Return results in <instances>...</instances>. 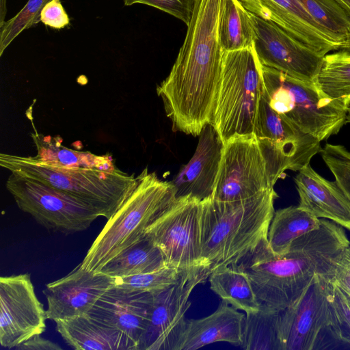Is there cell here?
<instances>
[{
  "label": "cell",
  "mask_w": 350,
  "mask_h": 350,
  "mask_svg": "<svg viewBox=\"0 0 350 350\" xmlns=\"http://www.w3.org/2000/svg\"><path fill=\"white\" fill-rule=\"evenodd\" d=\"M344 229L321 219L318 228L296 239L286 254H275L265 237L230 265L247 275L260 304L282 311L314 276L332 280L337 261L350 245Z\"/></svg>",
  "instance_id": "6da1fadb"
},
{
  "label": "cell",
  "mask_w": 350,
  "mask_h": 350,
  "mask_svg": "<svg viewBox=\"0 0 350 350\" xmlns=\"http://www.w3.org/2000/svg\"><path fill=\"white\" fill-rule=\"evenodd\" d=\"M350 107V100L349 102L348 103V105H347V107Z\"/></svg>",
  "instance_id": "ab89813d"
},
{
  "label": "cell",
  "mask_w": 350,
  "mask_h": 350,
  "mask_svg": "<svg viewBox=\"0 0 350 350\" xmlns=\"http://www.w3.org/2000/svg\"><path fill=\"white\" fill-rule=\"evenodd\" d=\"M316 83L329 97L344 103L350 100V54L342 50L324 56Z\"/></svg>",
  "instance_id": "83f0119b"
},
{
  "label": "cell",
  "mask_w": 350,
  "mask_h": 350,
  "mask_svg": "<svg viewBox=\"0 0 350 350\" xmlns=\"http://www.w3.org/2000/svg\"><path fill=\"white\" fill-rule=\"evenodd\" d=\"M5 187L19 209L51 232H81L100 217L89 204L33 178L11 173Z\"/></svg>",
  "instance_id": "52a82bcc"
},
{
  "label": "cell",
  "mask_w": 350,
  "mask_h": 350,
  "mask_svg": "<svg viewBox=\"0 0 350 350\" xmlns=\"http://www.w3.org/2000/svg\"><path fill=\"white\" fill-rule=\"evenodd\" d=\"M272 185L285 171H299L321 152V142L278 114L262 95L254 127Z\"/></svg>",
  "instance_id": "9c48e42d"
},
{
  "label": "cell",
  "mask_w": 350,
  "mask_h": 350,
  "mask_svg": "<svg viewBox=\"0 0 350 350\" xmlns=\"http://www.w3.org/2000/svg\"><path fill=\"white\" fill-rule=\"evenodd\" d=\"M350 122V107L347 109L346 123Z\"/></svg>",
  "instance_id": "f35d334b"
},
{
  "label": "cell",
  "mask_w": 350,
  "mask_h": 350,
  "mask_svg": "<svg viewBox=\"0 0 350 350\" xmlns=\"http://www.w3.org/2000/svg\"><path fill=\"white\" fill-rule=\"evenodd\" d=\"M67 345L77 350H137L123 332L109 327L88 314L54 321Z\"/></svg>",
  "instance_id": "44dd1931"
},
{
  "label": "cell",
  "mask_w": 350,
  "mask_h": 350,
  "mask_svg": "<svg viewBox=\"0 0 350 350\" xmlns=\"http://www.w3.org/2000/svg\"><path fill=\"white\" fill-rule=\"evenodd\" d=\"M0 345L8 349L46 329V312L29 273L0 278Z\"/></svg>",
  "instance_id": "4fadbf2b"
},
{
  "label": "cell",
  "mask_w": 350,
  "mask_h": 350,
  "mask_svg": "<svg viewBox=\"0 0 350 350\" xmlns=\"http://www.w3.org/2000/svg\"><path fill=\"white\" fill-rule=\"evenodd\" d=\"M254 15L273 22L322 56L343 50L346 42L323 29L299 0H239Z\"/></svg>",
  "instance_id": "9a60e30c"
},
{
  "label": "cell",
  "mask_w": 350,
  "mask_h": 350,
  "mask_svg": "<svg viewBox=\"0 0 350 350\" xmlns=\"http://www.w3.org/2000/svg\"><path fill=\"white\" fill-rule=\"evenodd\" d=\"M251 16L255 32L254 49L261 65L306 82H316L324 57L274 23L252 13Z\"/></svg>",
  "instance_id": "5bb4252c"
},
{
  "label": "cell",
  "mask_w": 350,
  "mask_h": 350,
  "mask_svg": "<svg viewBox=\"0 0 350 350\" xmlns=\"http://www.w3.org/2000/svg\"><path fill=\"white\" fill-rule=\"evenodd\" d=\"M262 89V65L254 46L223 53L211 123L224 144L234 137L254 135Z\"/></svg>",
  "instance_id": "8992f818"
},
{
  "label": "cell",
  "mask_w": 350,
  "mask_h": 350,
  "mask_svg": "<svg viewBox=\"0 0 350 350\" xmlns=\"http://www.w3.org/2000/svg\"><path fill=\"white\" fill-rule=\"evenodd\" d=\"M137 185L122 206L107 220L81 262L91 272H99L111 260L138 241L146 229L176 199L171 181L161 180L146 167L137 175Z\"/></svg>",
  "instance_id": "277c9868"
},
{
  "label": "cell",
  "mask_w": 350,
  "mask_h": 350,
  "mask_svg": "<svg viewBox=\"0 0 350 350\" xmlns=\"http://www.w3.org/2000/svg\"><path fill=\"white\" fill-rule=\"evenodd\" d=\"M218 38L223 53L254 46L255 32L251 12L239 0H222Z\"/></svg>",
  "instance_id": "cb8c5ba5"
},
{
  "label": "cell",
  "mask_w": 350,
  "mask_h": 350,
  "mask_svg": "<svg viewBox=\"0 0 350 350\" xmlns=\"http://www.w3.org/2000/svg\"><path fill=\"white\" fill-rule=\"evenodd\" d=\"M51 0H28L25 6L12 18L2 23L0 30V55L24 30L40 21V14Z\"/></svg>",
  "instance_id": "1f68e13d"
},
{
  "label": "cell",
  "mask_w": 350,
  "mask_h": 350,
  "mask_svg": "<svg viewBox=\"0 0 350 350\" xmlns=\"http://www.w3.org/2000/svg\"><path fill=\"white\" fill-rule=\"evenodd\" d=\"M167 267L160 250L145 234L108 262L99 272L111 278L154 271Z\"/></svg>",
  "instance_id": "d4e9b609"
},
{
  "label": "cell",
  "mask_w": 350,
  "mask_h": 350,
  "mask_svg": "<svg viewBox=\"0 0 350 350\" xmlns=\"http://www.w3.org/2000/svg\"><path fill=\"white\" fill-rule=\"evenodd\" d=\"M115 284L113 278L91 272L79 264L63 278L43 290L47 319L55 321L88 314L100 297Z\"/></svg>",
  "instance_id": "2e32d148"
},
{
  "label": "cell",
  "mask_w": 350,
  "mask_h": 350,
  "mask_svg": "<svg viewBox=\"0 0 350 350\" xmlns=\"http://www.w3.org/2000/svg\"><path fill=\"white\" fill-rule=\"evenodd\" d=\"M262 96L270 107L320 142L337 134L346 124L347 106L306 82L262 65Z\"/></svg>",
  "instance_id": "5b68a950"
},
{
  "label": "cell",
  "mask_w": 350,
  "mask_h": 350,
  "mask_svg": "<svg viewBox=\"0 0 350 350\" xmlns=\"http://www.w3.org/2000/svg\"><path fill=\"white\" fill-rule=\"evenodd\" d=\"M336 2L350 16V0H333ZM350 54V40L344 50Z\"/></svg>",
  "instance_id": "74e56055"
},
{
  "label": "cell",
  "mask_w": 350,
  "mask_h": 350,
  "mask_svg": "<svg viewBox=\"0 0 350 350\" xmlns=\"http://www.w3.org/2000/svg\"><path fill=\"white\" fill-rule=\"evenodd\" d=\"M332 282L350 297V245L337 261Z\"/></svg>",
  "instance_id": "d590c367"
},
{
  "label": "cell",
  "mask_w": 350,
  "mask_h": 350,
  "mask_svg": "<svg viewBox=\"0 0 350 350\" xmlns=\"http://www.w3.org/2000/svg\"><path fill=\"white\" fill-rule=\"evenodd\" d=\"M321 219L299 206H291L275 211L268 234V243L277 255H283L299 237L318 228Z\"/></svg>",
  "instance_id": "603a6c76"
},
{
  "label": "cell",
  "mask_w": 350,
  "mask_h": 350,
  "mask_svg": "<svg viewBox=\"0 0 350 350\" xmlns=\"http://www.w3.org/2000/svg\"><path fill=\"white\" fill-rule=\"evenodd\" d=\"M16 350H61L57 343L36 335L14 348Z\"/></svg>",
  "instance_id": "8d00e7d4"
},
{
  "label": "cell",
  "mask_w": 350,
  "mask_h": 350,
  "mask_svg": "<svg viewBox=\"0 0 350 350\" xmlns=\"http://www.w3.org/2000/svg\"><path fill=\"white\" fill-rule=\"evenodd\" d=\"M332 280L316 275L300 296L280 311L281 350H336L330 323Z\"/></svg>",
  "instance_id": "ba28073f"
},
{
  "label": "cell",
  "mask_w": 350,
  "mask_h": 350,
  "mask_svg": "<svg viewBox=\"0 0 350 350\" xmlns=\"http://www.w3.org/2000/svg\"><path fill=\"white\" fill-rule=\"evenodd\" d=\"M152 294L127 293L113 286L97 301L88 314L97 321L119 330L137 345L149 321Z\"/></svg>",
  "instance_id": "ac0fdd59"
},
{
  "label": "cell",
  "mask_w": 350,
  "mask_h": 350,
  "mask_svg": "<svg viewBox=\"0 0 350 350\" xmlns=\"http://www.w3.org/2000/svg\"><path fill=\"white\" fill-rule=\"evenodd\" d=\"M40 21L51 28L61 29L70 24V18L61 0H51L42 9Z\"/></svg>",
  "instance_id": "e575fe53"
},
{
  "label": "cell",
  "mask_w": 350,
  "mask_h": 350,
  "mask_svg": "<svg viewBox=\"0 0 350 350\" xmlns=\"http://www.w3.org/2000/svg\"><path fill=\"white\" fill-rule=\"evenodd\" d=\"M245 319V314L221 301L210 315L198 319H187L178 350H196L217 342H226L240 347Z\"/></svg>",
  "instance_id": "ffe728a7"
},
{
  "label": "cell",
  "mask_w": 350,
  "mask_h": 350,
  "mask_svg": "<svg viewBox=\"0 0 350 350\" xmlns=\"http://www.w3.org/2000/svg\"><path fill=\"white\" fill-rule=\"evenodd\" d=\"M0 165L11 173L33 178L92 206L109 220L135 189L137 176L118 167H65L40 162L33 157L0 154Z\"/></svg>",
  "instance_id": "3957f363"
},
{
  "label": "cell",
  "mask_w": 350,
  "mask_h": 350,
  "mask_svg": "<svg viewBox=\"0 0 350 350\" xmlns=\"http://www.w3.org/2000/svg\"><path fill=\"white\" fill-rule=\"evenodd\" d=\"M33 131L30 133L36 148L33 157L38 161L58 167H98L113 169L117 167L109 153L98 155L90 151L75 150L62 145L59 136H45L39 133L33 124Z\"/></svg>",
  "instance_id": "7402d4cb"
},
{
  "label": "cell",
  "mask_w": 350,
  "mask_h": 350,
  "mask_svg": "<svg viewBox=\"0 0 350 350\" xmlns=\"http://www.w3.org/2000/svg\"><path fill=\"white\" fill-rule=\"evenodd\" d=\"M273 188L254 135L234 137L224 143L213 199L245 200Z\"/></svg>",
  "instance_id": "7c38bea8"
},
{
  "label": "cell",
  "mask_w": 350,
  "mask_h": 350,
  "mask_svg": "<svg viewBox=\"0 0 350 350\" xmlns=\"http://www.w3.org/2000/svg\"><path fill=\"white\" fill-rule=\"evenodd\" d=\"M198 136L192 158L171 181L176 198L191 196L203 200L213 196L224 144L211 122L204 126Z\"/></svg>",
  "instance_id": "e0dca14e"
},
{
  "label": "cell",
  "mask_w": 350,
  "mask_h": 350,
  "mask_svg": "<svg viewBox=\"0 0 350 350\" xmlns=\"http://www.w3.org/2000/svg\"><path fill=\"white\" fill-rule=\"evenodd\" d=\"M200 218L201 200L180 197L146 229L144 234L160 250L167 267L185 270L204 266Z\"/></svg>",
  "instance_id": "30bf717a"
},
{
  "label": "cell",
  "mask_w": 350,
  "mask_h": 350,
  "mask_svg": "<svg viewBox=\"0 0 350 350\" xmlns=\"http://www.w3.org/2000/svg\"><path fill=\"white\" fill-rule=\"evenodd\" d=\"M298 172L294 178L299 197L298 206L350 231V198L337 182L321 176L310 163Z\"/></svg>",
  "instance_id": "d6986e66"
},
{
  "label": "cell",
  "mask_w": 350,
  "mask_h": 350,
  "mask_svg": "<svg viewBox=\"0 0 350 350\" xmlns=\"http://www.w3.org/2000/svg\"><path fill=\"white\" fill-rule=\"evenodd\" d=\"M211 289L237 310L245 314L257 312L260 307L247 275L230 265L214 269L208 278Z\"/></svg>",
  "instance_id": "484cf974"
},
{
  "label": "cell",
  "mask_w": 350,
  "mask_h": 350,
  "mask_svg": "<svg viewBox=\"0 0 350 350\" xmlns=\"http://www.w3.org/2000/svg\"><path fill=\"white\" fill-rule=\"evenodd\" d=\"M210 274L205 266L186 269L176 283L152 293L149 321L138 350L178 349L186 327L185 313L191 306L189 296Z\"/></svg>",
  "instance_id": "8fae6325"
},
{
  "label": "cell",
  "mask_w": 350,
  "mask_h": 350,
  "mask_svg": "<svg viewBox=\"0 0 350 350\" xmlns=\"http://www.w3.org/2000/svg\"><path fill=\"white\" fill-rule=\"evenodd\" d=\"M280 311L264 304L255 312L245 314L241 349L281 350L278 335Z\"/></svg>",
  "instance_id": "4316f807"
},
{
  "label": "cell",
  "mask_w": 350,
  "mask_h": 350,
  "mask_svg": "<svg viewBox=\"0 0 350 350\" xmlns=\"http://www.w3.org/2000/svg\"><path fill=\"white\" fill-rule=\"evenodd\" d=\"M329 300L336 350H350V297L332 282Z\"/></svg>",
  "instance_id": "4dcf8cb0"
},
{
  "label": "cell",
  "mask_w": 350,
  "mask_h": 350,
  "mask_svg": "<svg viewBox=\"0 0 350 350\" xmlns=\"http://www.w3.org/2000/svg\"><path fill=\"white\" fill-rule=\"evenodd\" d=\"M320 153L335 180L350 198V151L342 145L327 144Z\"/></svg>",
  "instance_id": "d6a6232c"
},
{
  "label": "cell",
  "mask_w": 350,
  "mask_h": 350,
  "mask_svg": "<svg viewBox=\"0 0 350 350\" xmlns=\"http://www.w3.org/2000/svg\"><path fill=\"white\" fill-rule=\"evenodd\" d=\"M278 195L270 189L245 200H201L202 261L211 272L230 265L267 237Z\"/></svg>",
  "instance_id": "7a4b0ae2"
},
{
  "label": "cell",
  "mask_w": 350,
  "mask_h": 350,
  "mask_svg": "<svg viewBox=\"0 0 350 350\" xmlns=\"http://www.w3.org/2000/svg\"><path fill=\"white\" fill-rule=\"evenodd\" d=\"M196 0H124V5L142 3L157 8L189 25Z\"/></svg>",
  "instance_id": "836d02e7"
},
{
  "label": "cell",
  "mask_w": 350,
  "mask_h": 350,
  "mask_svg": "<svg viewBox=\"0 0 350 350\" xmlns=\"http://www.w3.org/2000/svg\"><path fill=\"white\" fill-rule=\"evenodd\" d=\"M184 271L165 267L152 272L113 278V286L127 293H154L176 283Z\"/></svg>",
  "instance_id": "f546056e"
},
{
  "label": "cell",
  "mask_w": 350,
  "mask_h": 350,
  "mask_svg": "<svg viewBox=\"0 0 350 350\" xmlns=\"http://www.w3.org/2000/svg\"><path fill=\"white\" fill-rule=\"evenodd\" d=\"M299 1L323 29L345 41L347 46L350 40V16L336 2L333 0Z\"/></svg>",
  "instance_id": "f1b7e54d"
}]
</instances>
